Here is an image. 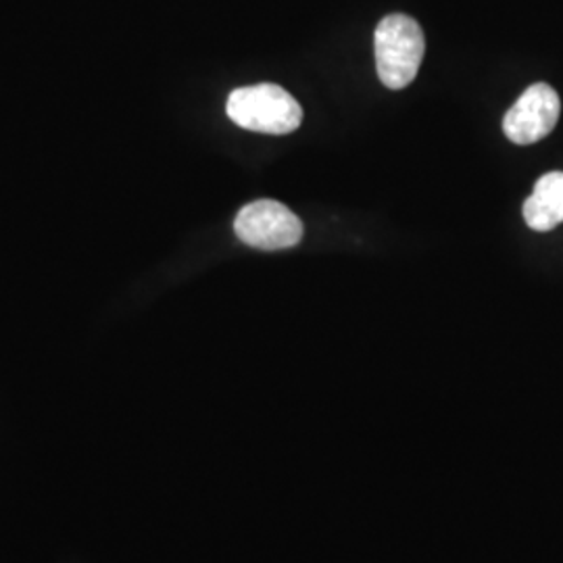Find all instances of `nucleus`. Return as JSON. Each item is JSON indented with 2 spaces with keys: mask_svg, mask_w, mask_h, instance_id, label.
I'll return each instance as SVG.
<instances>
[{
  "mask_svg": "<svg viewBox=\"0 0 563 563\" xmlns=\"http://www.w3.org/2000/svg\"><path fill=\"white\" fill-rule=\"evenodd\" d=\"M374 48L380 81L388 90H402L416 80L422 65L426 53L422 27L409 15H386L376 27Z\"/></svg>",
  "mask_w": 563,
  "mask_h": 563,
  "instance_id": "nucleus-1",
  "label": "nucleus"
},
{
  "mask_svg": "<svg viewBox=\"0 0 563 563\" xmlns=\"http://www.w3.org/2000/svg\"><path fill=\"white\" fill-rule=\"evenodd\" d=\"M228 118L251 132L284 136L295 132L302 121L299 101L276 84L239 88L228 99Z\"/></svg>",
  "mask_w": 563,
  "mask_h": 563,
  "instance_id": "nucleus-2",
  "label": "nucleus"
},
{
  "mask_svg": "<svg viewBox=\"0 0 563 563\" xmlns=\"http://www.w3.org/2000/svg\"><path fill=\"white\" fill-rule=\"evenodd\" d=\"M234 232L244 244L262 251H282L301 242L305 228L297 213L278 201L251 202L234 220Z\"/></svg>",
  "mask_w": 563,
  "mask_h": 563,
  "instance_id": "nucleus-3",
  "label": "nucleus"
},
{
  "mask_svg": "<svg viewBox=\"0 0 563 563\" xmlns=\"http://www.w3.org/2000/svg\"><path fill=\"white\" fill-rule=\"evenodd\" d=\"M562 113L560 95L549 84H532L514 102L504 120L505 136L514 144H534L549 136Z\"/></svg>",
  "mask_w": 563,
  "mask_h": 563,
  "instance_id": "nucleus-4",
  "label": "nucleus"
},
{
  "mask_svg": "<svg viewBox=\"0 0 563 563\" xmlns=\"http://www.w3.org/2000/svg\"><path fill=\"white\" fill-rule=\"evenodd\" d=\"M523 220L537 232H549L563 222V172H549L537 180L523 202Z\"/></svg>",
  "mask_w": 563,
  "mask_h": 563,
  "instance_id": "nucleus-5",
  "label": "nucleus"
}]
</instances>
